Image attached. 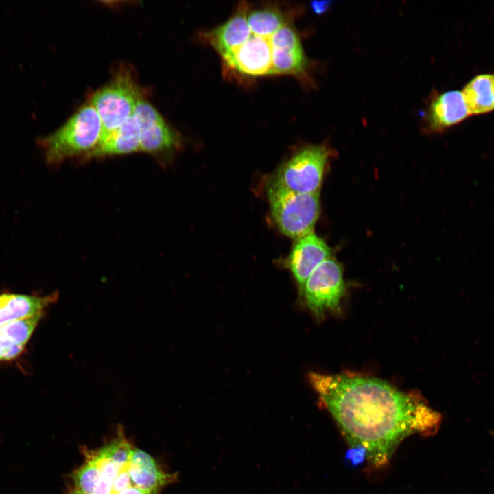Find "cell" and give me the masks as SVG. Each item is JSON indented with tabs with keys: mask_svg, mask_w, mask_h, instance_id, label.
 <instances>
[{
	"mask_svg": "<svg viewBox=\"0 0 494 494\" xmlns=\"http://www.w3.org/2000/svg\"><path fill=\"white\" fill-rule=\"evenodd\" d=\"M310 384L352 449L375 466L385 464L412 434H434L441 415L413 392L354 374L311 372Z\"/></svg>",
	"mask_w": 494,
	"mask_h": 494,
	"instance_id": "obj_1",
	"label": "cell"
},
{
	"mask_svg": "<svg viewBox=\"0 0 494 494\" xmlns=\"http://www.w3.org/2000/svg\"><path fill=\"white\" fill-rule=\"evenodd\" d=\"M101 119L89 102L82 106L55 132L38 138L47 165L57 166L67 159L92 152L102 135Z\"/></svg>",
	"mask_w": 494,
	"mask_h": 494,
	"instance_id": "obj_2",
	"label": "cell"
},
{
	"mask_svg": "<svg viewBox=\"0 0 494 494\" xmlns=\"http://www.w3.org/2000/svg\"><path fill=\"white\" fill-rule=\"evenodd\" d=\"M271 215L279 231L297 239L311 232L320 211L319 193H298L272 181L267 186Z\"/></svg>",
	"mask_w": 494,
	"mask_h": 494,
	"instance_id": "obj_3",
	"label": "cell"
},
{
	"mask_svg": "<svg viewBox=\"0 0 494 494\" xmlns=\"http://www.w3.org/2000/svg\"><path fill=\"white\" fill-rule=\"evenodd\" d=\"M142 97L137 82L126 69H120L109 82L97 90L89 102L101 119L102 137L125 123Z\"/></svg>",
	"mask_w": 494,
	"mask_h": 494,
	"instance_id": "obj_4",
	"label": "cell"
},
{
	"mask_svg": "<svg viewBox=\"0 0 494 494\" xmlns=\"http://www.w3.org/2000/svg\"><path fill=\"white\" fill-rule=\"evenodd\" d=\"M329 156L323 145L306 146L283 164L270 181L294 193H319Z\"/></svg>",
	"mask_w": 494,
	"mask_h": 494,
	"instance_id": "obj_5",
	"label": "cell"
},
{
	"mask_svg": "<svg viewBox=\"0 0 494 494\" xmlns=\"http://www.w3.org/2000/svg\"><path fill=\"white\" fill-rule=\"evenodd\" d=\"M345 293L343 271L333 258L321 263L307 279L300 294L308 309L318 319L326 313H340Z\"/></svg>",
	"mask_w": 494,
	"mask_h": 494,
	"instance_id": "obj_6",
	"label": "cell"
},
{
	"mask_svg": "<svg viewBox=\"0 0 494 494\" xmlns=\"http://www.w3.org/2000/svg\"><path fill=\"white\" fill-rule=\"evenodd\" d=\"M139 127L140 151L163 154L178 144V137L158 110L143 97L134 110Z\"/></svg>",
	"mask_w": 494,
	"mask_h": 494,
	"instance_id": "obj_7",
	"label": "cell"
},
{
	"mask_svg": "<svg viewBox=\"0 0 494 494\" xmlns=\"http://www.w3.org/2000/svg\"><path fill=\"white\" fill-rule=\"evenodd\" d=\"M272 36H262L250 31L246 41L224 60L225 64L247 76L272 75Z\"/></svg>",
	"mask_w": 494,
	"mask_h": 494,
	"instance_id": "obj_8",
	"label": "cell"
},
{
	"mask_svg": "<svg viewBox=\"0 0 494 494\" xmlns=\"http://www.w3.org/2000/svg\"><path fill=\"white\" fill-rule=\"evenodd\" d=\"M272 75L303 73L307 60L294 27L286 23L272 36Z\"/></svg>",
	"mask_w": 494,
	"mask_h": 494,
	"instance_id": "obj_9",
	"label": "cell"
},
{
	"mask_svg": "<svg viewBox=\"0 0 494 494\" xmlns=\"http://www.w3.org/2000/svg\"><path fill=\"white\" fill-rule=\"evenodd\" d=\"M330 257V248L314 232L296 239L287 257V266L297 283L300 294L312 272Z\"/></svg>",
	"mask_w": 494,
	"mask_h": 494,
	"instance_id": "obj_10",
	"label": "cell"
},
{
	"mask_svg": "<svg viewBox=\"0 0 494 494\" xmlns=\"http://www.w3.org/2000/svg\"><path fill=\"white\" fill-rule=\"evenodd\" d=\"M247 5H242L224 23L205 34V38L219 53L224 61L231 56L248 38Z\"/></svg>",
	"mask_w": 494,
	"mask_h": 494,
	"instance_id": "obj_11",
	"label": "cell"
},
{
	"mask_svg": "<svg viewBox=\"0 0 494 494\" xmlns=\"http://www.w3.org/2000/svg\"><path fill=\"white\" fill-rule=\"evenodd\" d=\"M128 471L137 487L152 494H157L162 487L176 478L175 473L162 470L150 454L134 447L130 458Z\"/></svg>",
	"mask_w": 494,
	"mask_h": 494,
	"instance_id": "obj_12",
	"label": "cell"
},
{
	"mask_svg": "<svg viewBox=\"0 0 494 494\" xmlns=\"http://www.w3.org/2000/svg\"><path fill=\"white\" fill-rule=\"evenodd\" d=\"M469 115L461 91H449L431 102L426 121L430 130L439 132L461 122Z\"/></svg>",
	"mask_w": 494,
	"mask_h": 494,
	"instance_id": "obj_13",
	"label": "cell"
},
{
	"mask_svg": "<svg viewBox=\"0 0 494 494\" xmlns=\"http://www.w3.org/2000/svg\"><path fill=\"white\" fill-rule=\"evenodd\" d=\"M140 151L139 127L133 114L121 126L103 136L85 158L127 154Z\"/></svg>",
	"mask_w": 494,
	"mask_h": 494,
	"instance_id": "obj_14",
	"label": "cell"
},
{
	"mask_svg": "<svg viewBox=\"0 0 494 494\" xmlns=\"http://www.w3.org/2000/svg\"><path fill=\"white\" fill-rule=\"evenodd\" d=\"M58 298V292L45 296L12 293L1 294H0V325L43 314V310L55 303Z\"/></svg>",
	"mask_w": 494,
	"mask_h": 494,
	"instance_id": "obj_15",
	"label": "cell"
},
{
	"mask_svg": "<svg viewBox=\"0 0 494 494\" xmlns=\"http://www.w3.org/2000/svg\"><path fill=\"white\" fill-rule=\"evenodd\" d=\"M43 315L0 325V360H12L21 354Z\"/></svg>",
	"mask_w": 494,
	"mask_h": 494,
	"instance_id": "obj_16",
	"label": "cell"
},
{
	"mask_svg": "<svg viewBox=\"0 0 494 494\" xmlns=\"http://www.w3.org/2000/svg\"><path fill=\"white\" fill-rule=\"evenodd\" d=\"M469 115L494 110V75H478L461 91Z\"/></svg>",
	"mask_w": 494,
	"mask_h": 494,
	"instance_id": "obj_17",
	"label": "cell"
},
{
	"mask_svg": "<svg viewBox=\"0 0 494 494\" xmlns=\"http://www.w3.org/2000/svg\"><path fill=\"white\" fill-rule=\"evenodd\" d=\"M246 17L250 31L262 36H270L287 21L285 16L274 6L250 10L247 6Z\"/></svg>",
	"mask_w": 494,
	"mask_h": 494,
	"instance_id": "obj_18",
	"label": "cell"
},
{
	"mask_svg": "<svg viewBox=\"0 0 494 494\" xmlns=\"http://www.w3.org/2000/svg\"><path fill=\"white\" fill-rule=\"evenodd\" d=\"M70 494H85V493H83V492H82L81 491H80V490L76 489L74 488V489L71 491V492Z\"/></svg>",
	"mask_w": 494,
	"mask_h": 494,
	"instance_id": "obj_19",
	"label": "cell"
}]
</instances>
